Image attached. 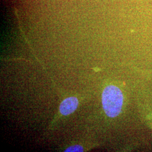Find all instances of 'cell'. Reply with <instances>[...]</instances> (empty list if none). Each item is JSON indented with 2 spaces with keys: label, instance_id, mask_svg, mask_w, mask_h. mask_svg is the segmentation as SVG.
Returning a JSON list of instances; mask_svg holds the SVG:
<instances>
[{
  "label": "cell",
  "instance_id": "2",
  "mask_svg": "<svg viewBox=\"0 0 152 152\" xmlns=\"http://www.w3.org/2000/svg\"><path fill=\"white\" fill-rule=\"evenodd\" d=\"M78 105V100L76 97L66 98L60 104V113L64 115L71 114L75 111Z\"/></svg>",
  "mask_w": 152,
  "mask_h": 152
},
{
  "label": "cell",
  "instance_id": "3",
  "mask_svg": "<svg viewBox=\"0 0 152 152\" xmlns=\"http://www.w3.org/2000/svg\"><path fill=\"white\" fill-rule=\"evenodd\" d=\"M83 148L80 145H73L71 147L68 148L65 151L66 152H83Z\"/></svg>",
  "mask_w": 152,
  "mask_h": 152
},
{
  "label": "cell",
  "instance_id": "1",
  "mask_svg": "<svg viewBox=\"0 0 152 152\" xmlns=\"http://www.w3.org/2000/svg\"><path fill=\"white\" fill-rule=\"evenodd\" d=\"M124 103V96L120 88L114 85L105 87L102 94V104L106 115L111 118L120 114Z\"/></svg>",
  "mask_w": 152,
  "mask_h": 152
}]
</instances>
